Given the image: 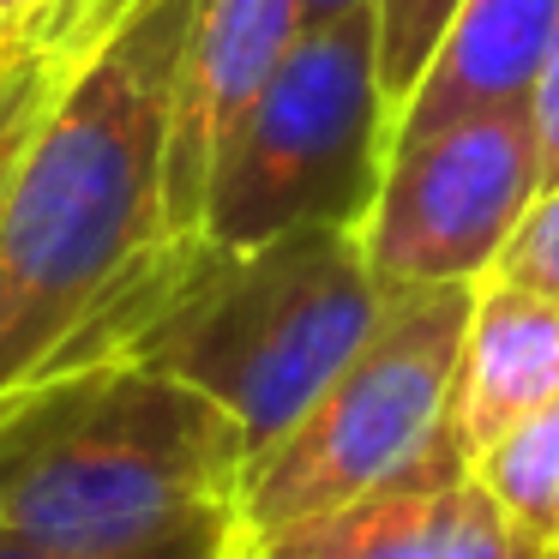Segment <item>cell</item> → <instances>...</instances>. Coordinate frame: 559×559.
Instances as JSON below:
<instances>
[{
    "instance_id": "6da1fadb",
    "label": "cell",
    "mask_w": 559,
    "mask_h": 559,
    "mask_svg": "<svg viewBox=\"0 0 559 559\" xmlns=\"http://www.w3.org/2000/svg\"><path fill=\"white\" fill-rule=\"evenodd\" d=\"M199 0L103 43L13 157L0 193V397L55 373L169 229V115Z\"/></svg>"
},
{
    "instance_id": "7a4b0ae2",
    "label": "cell",
    "mask_w": 559,
    "mask_h": 559,
    "mask_svg": "<svg viewBox=\"0 0 559 559\" xmlns=\"http://www.w3.org/2000/svg\"><path fill=\"white\" fill-rule=\"evenodd\" d=\"M385 307L391 295L367 271L361 229L343 223L289 229L259 247L175 235L61 367H157L205 391L259 457L367 349Z\"/></svg>"
},
{
    "instance_id": "3957f363",
    "label": "cell",
    "mask_w": 559,
    "mask_h": 559,
    "mask_svg": "<svg viewBox=\"0 0 559 559\" xmlns=\"http://www.w3.org/2000/svg\"><path fill=\"white\" fill-rule=\"evenodd\" d=\"M247 433L181 379L85 361L0 397V535L55 559H151L241 518Z\"/></svg>"
},
{
    "instance_id": "277c9868",
    "label": "cell",
    "mask_w": 559,
    "mask_h": 559,
    "mask_svg": "<svg viewBox=\"0 0 559 559\" xmlns=\"http://www.w3.org/2000/svg\"><path fill=\"white\" fill-rule=\"evenodd\" d=\"M385 163L391 97L379 79V7H361L295 37L211 169L199 235L259 247L313 223L361 229Z\"/></svg>"
},
{
    "instance_id": "5b68a950",
    "label": "cell",
    "mask_w": 559,
    "mask_h": 559,
    "mask_svg": "<svg viewBox=\"0 0 559 559\" xmlns=\"http://www.w3.org/2000/svg\"><path fill=\"white\" fill-rule=\"evenodd\" d=\"M475 283L391 295L367 349L325 385V397L247 469L241 523L277 535L403 481L451 445V385L469 331Z\"/></svg>"
},
{
    "instance_id": "8992f818",
    "label": "cell",
    "mask_w": 559,
    "mask_h": 559,
    "mask_svg": "<svg viewBox=\"0 0 559 559\" xmlns=\"http://www.w3.org/2000/svg\"><path fill=\"white\" fill-rule=\"evenodd\" d=\"M535 199L542 145L530 103L391 145L379 199L361 223L367 271L385 295L481 283Z\"/></svg>"
},
{
    "instance_id": "52a82bcc",
    "label": "cell",
    "mask_w": 559,
    "mask_h": 559,
    "mask_svg": "<svg viewBox=\"0 0 559 559\" xmlns=\"http://www.w3.org/2000/svg\"><path fill=\"white\" fill-rule=\"evenodd\" d=\"M307 31L301 0H199L187 25L181 73H175V115H169V229L199 235L205 187L229 133L259 103L283 55Z\"/></svg>"
},
{
    "instance_id": "ba28073f",
    "label": "cell",
    "mask_w": 559,
    "mask_h": 559,
    "mask_svg": "<svg viewBox=\"0 0 559 559\" xmlns=\"http://www.w3.org/2000/svg\"><path fill=\"white\" fill-rule=\"evenodd\" d=\"M265 547L277 559H542L547 554L493 506V493L475 481L457 439L445 451H433L421 469H409L403 481L265 535Z\"/></svg>"
},
{
    "instance_id": "9c48e42d",
    "label": "cell",
    "mask_w": 559,
    "mask_h": 559,
    "mask_svg": "<svg viewBox=\"0 0 559 559\" xmlns=\"http://www.w3.org/2000/svg\"><path fill=\"white\" fill-rule=\"evenodd\" d=\"M559 37V0H463L439 37L421 85L391 115V145L427 139L451 121L530 103Z\"/></svg>"
},
{
    "instance_id": "30bf717a",
    "label": "cell",
    "mask_w": 559,
    "mask_h": 559,
    "mask_svg": "<svg viewBox=\"0 0 559 559\" xmlns=\"http://www.w3.org/2000/svg\"><path fill=\"white\" fill-rule=\"evenodd\" d=\"M547 403H559V301L481 277L451 385V439L475 463Z\"/></svg>"
},
{
    "instance_id": "8fae6325",
    "label": "cell",
    "mask_w": 559,
    "mask_h": 559,
    "mask_svg": "<svg viewBox=\"0 0 559 559\" xmlns=\"http://www.w3.org/2000/svg\"><path fill=\"white\" fill-rule=\"evenodd\" d=\"M469 469L535 547H559V403L493 439Z\"/></svg>"
},
{
    "instance_id": "7c38bea8",
    "label": "cell",
    "mask_w": 559,
    "mask_h": 559,
    "mask_svg": "<svg viewBox=\"0 0 559 559\" xmlns=\"http://www.w3.org/2000/svg\"><path fill=\"white\" fill-rule=\"evenodd\" d=\"M463 0H379V79H385L391 115L403 109L433 61L439 37L451 31Z\"/></svg>"
},
{
    "instance_id": "4fadbf2b",
    "label": "cell",
    "mask_w": 559,
    "mask_h": 559,
    "mask_svg": "<svg viewBox=\"0 0 559 559\" xmlns=\"http://www.w3.org/2000/svg\"><path fill=\"white\" fill-rule=\"evenodd\" d=\"M79 67L55 61L43 49H25V43L0 37V151L25 145L31 133L43 127V115L55 109V97L67 91Z\"/></svg>"
},
{
    "instance_id": "5bb4252c",
    "label": "cell",
    "mask_w": 559,
    "mask_h": 559,
    "mask_svg": "<svg viewBox=\"0 0 559 559\" xmlns=\"http://www.w3.org/2000/svg\"><path fill=\"white\" fill-rule=\"evenodd\" d=\"M487 277L511 283V289L554 295V301H559V181L530 205V217L518 223V235L506 241V253L493 259Z\"/></svg>"
},
{
    "instance_id": "9a60e30c",
    "label": "cell",
    "mask_w": 559,
    "mask_h": 559,
    "mask_svg": "<svg viewBox=\"0 0 559 559\" xmlns=\"http://www.w3.org/2000/svg\"><path fill=\"white\" fill-rule=\"evenodd\" d=\"M530 121H535V145H542V193H547L559 181V37L530 91Z\"/></svg>"
},
{
    "instance_id": "2e32d148",
    "label": "cell",
    "mask_w": 559,
    "mask_h": 559,
    "mask_svg": "<svg viewBox=\"0 0 559 559\" xmlns=\"http://www.w3.org/2000/svg\"><path fill=\"white\" fill-rule=\"evenodd\" d=\"M229 530H235V523H229ZM229 530L199 535V542H181V547H163V554H151V559H211V554H217V542H223ZM0 559H55V554H43V547L19 542V535H0Z\"/></svg>"
},
{
    "instance_id": "e0dca14e",
    "label": "cell",
    "mask_w": 559,
    "mask_h": 559,
    "mask_svg": "<svg viewBox=\"0 0 559 559\" xmlns=\"http://www.w3.org/2000/svg\"><path fill=\"white\" fill-rule=\"evenodd\" d=\"M211 559H277V554L265 547V535H253L241 518H235V530L217 542V554H211Z\"/></svg>"
},
{
    "instance_id": "ac0fdd59",
    "label": "cell",
    "mask_w": 559,
    "mask_h": 559,
    "mask_svg": "<svg viewBox=\"0 0 559 559\" xmlns=\"http://www.w3.org/2000/svg\"><path fill=\"white\" fill-rule=\"evenodd\" d=\"M361 7H379V0H301L307 25H331V19H349V13H361Z\"/></svg>"
},
{
    "instance_id": "d6986e66",
    "label": "cell",
    "mask_w": 559,
    "mask_h": 559,
    "mask_svg": "<svg viewBox=\"0 0 559 559\" xmlns=\"http://www.w3.org/2000/svg\"><path fill=\"white\" fill-rule=\"evenodd\" d=\"M19 151H25V145H13V151H0V193H7V175H13V157H19Z\"/></svg>"
},
{
    "instance_id": "ffe728a7",
    "label": "cell",
    "mask_w": 559,
    "mask_h": 559,
    "mask_svg": "<svg viewBox=\"0 0 559 559\" xmlns=\"http://www.w3.org/2000/svg\"><path fill=\"white\" fill-rule=\"evenodd\" d=\"M542 559H559V547H547V554H542Z\"/></svg>"
}]
</instances>
